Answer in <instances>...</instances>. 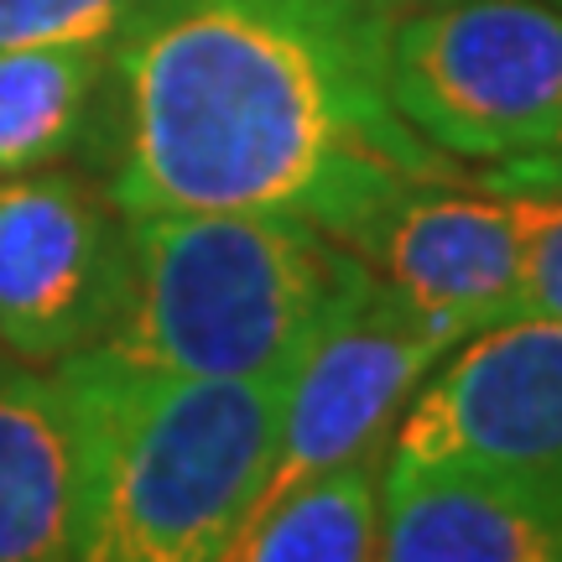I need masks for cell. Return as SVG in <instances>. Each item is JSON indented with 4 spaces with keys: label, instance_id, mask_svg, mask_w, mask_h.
<instances>
[{
    "label": "cell",
    "instance_id": "obj_1",
    "mask_svg": "<svg viewBox=\"0 0 562 562\" xmlns=\"http://www.w3.org/2000/svg\"><path fill=\"white\" fill-rule=\"evenodd\" d=\"M349 0H151L110 47L121 214H286L355 250L406 188L453 182L381 83Z\"/></svg>",
    "mask_w": 562,
    "mask_h": 562
},
{
    "label": "cell",
    "instance_id": "obj_2",
    "mask_svg": "<svg viewBox=\"0 0 562 562\" xmlns=\"http://www.w3.org/2000/svg\"><path fill=\"white\" fill-rule=\"evenodd\" d=\"M79 422L74 562H224L277 453V381H193L110 355L53 364Z\"/></svg>",
    "mask_w": 562,
    "mask_h": 562
},
{
    "label": "cell",
    "instance_id": "obj_3",
    "mask_svg": "<svg viewBox=\"0 0 562 562\" xmlns=\"http://www.w3.org/2000/svg\"><path fill=\"white\" fill-rule=\"evenodd\" d=\"M131 302L104 349L193 381L292 375L375 271L286 214H125Z\"/></svg>",
    "mask_w": 562,
    "mask_h": 562
},
{
    "label": "cell",
    "instance_id": "obj_4",
    "mask_svg": "<svg viewBox=\"0 0 562 562\" xmlns=\"http://www.w3.org/2000/svg\"><path fill=\"white\" fill-rule=\"evenodd\" d=\"M381 83L412 131L453 161L542 151L562 125L558 0H442L391 21Z\"/></svg>",
    "mask_w": 562,
    "mask_h": 562
},
{
    "label": "cell",
    "instance_id": "obj_5",
    "mask_svg": "<svg viewBox=\"0 0 562 562\" xmlns=\"http://www.w3.org/2000/svg\"><path fill=\"white\" fill-rule=\"evenodd\" d=\"M131 302V220L110 188L37 167L0 178V360L53 370Z\"/></svg>",
    "mask_w": 562,
    "mask_h": 562
},
{
    "label": "cell",
    "instance_id": "obj_6",
    "mask_svg": "<svg viewBox=\"0 0 562 562\" xmlns=\"http://www.w3.org/2000/svg\"><path fill=\"white\" fill-rule=\"evenodd\" d=\"M453 349L459 344L438 323L406 307L381 277L370 281V292L349 302L292 370L281 396L277 453L250 516H261L266 505L313 474L381 453L417 385Z\"/></svg>",
    "mask_w": 562,
    "mask_h": 562
},
{
    "label": "cell",
    "instance_id": "obj_7",
    "mask_svg": "<svg viewBox=\"0 0 562 562\" xmlns=\"http://www.w3.org/2000/svg\"><path fill=\"white\" fill-rule=\"evenodd\" d=\"M391 474H562V318H505L442 355L385 442Z\"/></svg>",
    "mask_w": 562,
    "mask_h": 562
},
{
    "label": "cell",
    "instance_id": "obj_8",
    "mask_svg": "<svg viewBox=\"0 0 562 562\" xmlns=\"http://www.w3.org/2000/svg\"><path fill=\"white\" fill-rule=\"evenodd\" d=\"M375 277L453 344L510 318L521 281V220L501 193H453L448 182L406 188L355 240Z\"/></svg>",
    "mask_w": 562,
    "mask_h": 562
},
{
    "label": "cell",
    "instance_id": "obj_9",
    "mask_svg": "<svg viewBox=\"0 0 562 562\" xmlns=\"http://www.w3.org/2000/svg\"><path fill=\"white\" fill-rule=\"evenodd\" d=\"M381 562H562V474H381Z\"/></svg>",
    "mask_w": 562,
    "mask_h": 562
},
{
    "label": "cell",
    "instance_id": "obj_10",
    "mask_svg": "<svg viewBox=\"0 0 562 562\" xmlns=\"http://www.w3.org/2000/svg\"><path fill=\"white\" fill-rule=\"evenodd\" d=\"M79 422L53 370L0 360V562H74Z\"/></svg>",
    "mask_w": 562,
    "mask_h": 562
},
{
    "label": "cell",
    "instance_id": "obj_11",
    "mask_svg": "<svg viewBox=\"0 0 562 562\" xmlns=\"http://www.w3.org/2000/svg\"><path fill=\"white\" fill-rule=\"evenodd\" d=\"M110 47L63 42L0 53V178L58 167L104 115Z\"/></svg>",
    "mask_w": 562,
    "mask_h": 562
},
{
    "label": "cell",
    "instance_id": "obj_12",
    "mask_svg": "<svg viewBox=\"0 0 562 562\" xmlns=\"http://www.w3.org/2000/svg\"><path fill=\"white\" fill-rule=\"evenodd\" d=\"M385 448L302 480L240 526L224 562H381Z\"/></svg>",
    "mask_w": 562,
    "mask_h": 562
},
{
    "label": "cell",
    "instance_id": "obj_13",
    "mask_svg": "<svg viewBox=\"0 0 562 562\" xmlns=\"http://www.w3.org/2000/svg\"><path fill=\"white\" fill-rule=\"evenodd\" d=\"M146 5L151 0H0V53L63 42L115 47Z\"/></svg>",
    "mask_w": 562,
    "mask_h": 562
},
{
    "label": "cell",
    "instance_id": "obj_14",
    "mask_svg": "<svg viewBox=\"0 0 562 562\" xmlns=\"http://www.w3.org/2000/svg\"><path fill=\"white\" fill-rule=\"evenodd\" d=\"M521 220V281L510 318H562V199H510Z\"/></svg>",
    "mask_w": 562,
    "mask_h": 562
},
{
    "label": "cell",
    "instance_id": "obj_15",
    "mask_svg": "<svg viewBox=\"0 0 562 562\" xmlns=\"http://www.w3.org/2000/svg\"><path fill=\"white\" fill-rule=\"evenodd\" d=\"M474 182H480L484 193H501V199H562V125L542 151L490 161Z\"/></svg>",
    "mask_w": 562,
    "mask_h": 562
},
{
    "label": "cell",
    "instance_id": "obj_16",
    "mask_svg": "<svg viewBox=\"0 0 562 562\" xmlns=\"http://www.w3.org/2000/svg\"><path fill=\"white\" fill-rule=\"evenodd\" d=\"M349 5H360L364 16H375L381 26H391V21L412 16V11H427V5H442V0H349Z\"/></svg>",
    "mask_w": 562,
    "mask_h": 562
},
{
    "label": "cell",
    "instance_id": "obj_17",
    "mask_svg": "<svg viewBox=\"0 0 562 562\" xmlns=\"http://www.w3.org/2000/svg\"><path fill=\"white\" fill-rule=\"evenodd\" d=\"M558 5H562V0H558Z\"/></svg>",
    "mask_w": 562,
    "mask_h": 562
}]
</instances>
